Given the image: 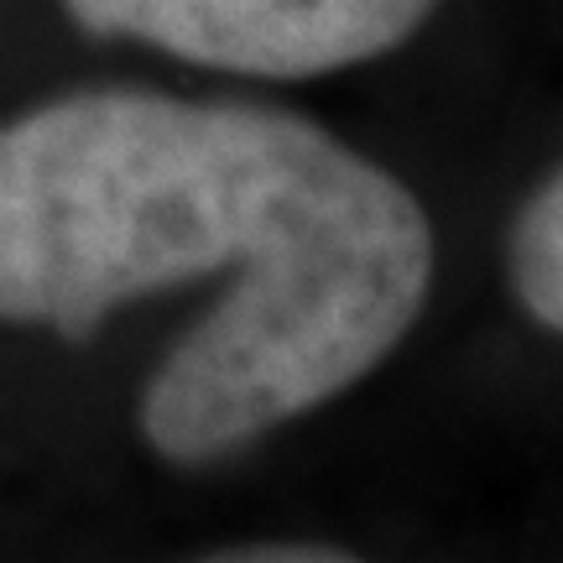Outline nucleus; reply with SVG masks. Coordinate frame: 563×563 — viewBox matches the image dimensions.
I'll use <instances>...</instances> for the list:
<instances>
[{
  "label": "nucleus",
  "mask_w": 563,
  "mask_h": 563,
  "mask_svg": "<svg viewBox=\"0 0 563 563\" xmlns=\"http://www.w3.org/2000/svg\"><path fill=\"white\" fill-rule=\"evenodd\" d=\"M506 282L532 319L563 334V162L527 194L506 230Z\"/></svg>",
  "instance_id": "nucleus-3"
},
{
  "label": "nucleus",
  "mask_w": 563,
  "mask_h": 563,
  "mask_svg": "<svg viewBox=\"0 0 563 563\" xmlns=\"http://www.w3.org/2000/svg\"><path fill=\"white\" fill-rule=\"evenodd\" d=\"M220 559H235V563H340L350 559L344 548H329V543H308V548H230Z\"/></svg>",
  "instance_id": "nucleus-4"
},
{
  "label": "nucleus",
  "mask_w": 563,
  "mask_h": 563,
  "mask_svg": "<svg viewBox=\"0 0 563 563\" xmlns=\"http://www.w3.org/2000/svg\"><path fill=\"white\" fill-rule=\"evenodd\" d=\"M89 37L241 79H319L402 47L439 0H63Z\"/></svg>",
  "instance_id": "nucleus-2"
},
{
  "label": "nucleus",
  "mask_w": 563,
  "mask_h": 563,
  "mask_svg": "<svg viewBox=\"0 0 563 563\" xmlns=\"http://www.w3.org/2000/svg\"><path fill=\"white\" fill-rule=\"evenodd\" d=\"M230 272L141 386V439L220 464L334 402L418 323L433 224L382 162L277 104L74 89L0 121V323L95 340Z\"/></svg>",
  "instance_id": "nucleus-1"
}]
</instances>
